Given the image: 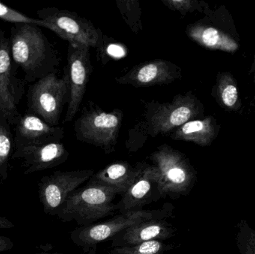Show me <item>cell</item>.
Segmentation results:
<instances>
[{
  "mask_svg": "<svg viewBox=\"0 0 255 254\" xmlns=\"http://www.w3.org/2000/svg\"><path fill=\"white\" fill-rule=\"evenodd\" d=\"M10 39L12 58L25 74L28 83L37 82L49 74L52 49L38 26L30 24H14Z\"/></svg>",
  "mask_w": 255,
  "mask_h": 254,
  "instance_id": "cell-1",
  "label": "cell"
},
{
  "mask_svg": "<svg viewBox=\"0 0 255 254\" xmlns=\"http://www.w3.org/2000/svg\"><path fill=\"white\" fill-rule=\"evenodd\" d=\"M174 210L175 207L167 203L157 210L142 209L119 213L106 222L75 228L70 233V239L85 253L96 254L99 244L110 240L118 233L143 221L172 218Z\"/></svg>",
  "mask_w": 255,
  "mask_h": 254,
  "instance_id": "cell-2",
  "label": "cell"
},
{
  "mask_svg": "<svg viewBox=\"0 0 255 254\" xmlns=\"http://www.w3.org/2000/svg\"><path fill=\"white\" fill-rule=\"evenodd\" d=\"M117 191L102 185L87 182L67 198L56 217L63 222H76L79 227L88 226L103 218L117 213L114 200Z\"/></svg>",
  "mask_w": 255,
  "mask_h": 254,
  "instance_id": "cell-3",
  "label": "cell"
},
{
  "mask_svg": "<svg viewBox=\"0 0 255 254\" xmlns=\"http://www.w3.org/2000/svg\"><path fill=\"white\" fill-rule=\"evenodd\" d=\"M159 177L162 198L187 196L197 180V172L184 154L166 144L148 157Z\"/></svg>",
  "mask_w": 255,
  "mask_h": 254,
  "instance_id": "cell-4",
  "label": "cell"
},
{
  "mask_svg": "<svg viewBox=\"0 0 255 254\" xmlns=\"http://www.w3.org/2000/svg\"><path fill=\"white\" fill-rule=\"evenodd\" d=\"M205 17L189 25L187 36L202 47L234 53L240 49V37L229 12L224 6L216 10L209 6L203 12Z\"/></svg>",
  "mask_w": 255,
  "mask_h": 254,
  "instance_id": "cell-5",
  "label": "cell"
},
{
  "mask_svg": "<svg viewBox=\"0 0 255 254\" xmlns=\"http://www.w3.org/2000/svg\"><path fill=\"white\" fill-rule=\"evenodd\" d=\"M68 98L67 75L60 78L52 73L31 85L27 104L30 113L36 115L52 126H57Z\"/></svg>",
  "mask_w": 255,
  "mask_h": 254,
  "instance_id": "cell-6",
  "label": "cell"
},
{
  "mask_svg": "<svg viewBox=\"0 0 255 254\" xmlns=\"http://www.w3.org/2000/svg\"><path fill=\"white\" fill-rule=\"evenodd\" d=\"M123 121L119 110L106 112L93 109L82 113L76 120L74 130L79 141L95 146L106 154L115 152Z\"/></svg>",
  "mask_w": 255,
  "mask_h": 254,
  "instance_id": "cell-7",
  "label": "cell"
},
{
  "mask_svg": "<svg viewBox=\"0 0 255 254\" xmlns=\"http://www.w3.org/2000/svg\"><path fill=\"white\" fill-rule=\"evenodd\" d=\"M39 26L55 32L70 44L85 47H97L100 45V34L97 28L85 18L68 10L55 7H46L38 10Z\"/></svg>",
  "mask_w": 255,
  "mask_h": 254,
  "instance_id": "cell-8",
  "label": "cell"
},
{
  "mask_svg": "<svg viewBox=\"0 0 255 254\" xmlns=\"http://www.w3.org/2000/svg\"><path fill=\"white\" fill-rule=\"evenodd\" d=\"M204 114V106L192 93L176 95L171 102L157 104L147 116L148 132L152 137L172 132Z\"/></svg>",
  "mask_w": 255,
  "mask_h": 254,
  "instance_id": "cell-9",
  "label": "cell"
},
{
  "mask_svg": "<svg viewBox=\"0 0 255 254\" xmlns=\"http://www.w3.org/2000/svg\"><path fill=\"white\" fill-rule=\"evenodd\" d=\"M10 39L0 29V113L10 126H15L20 114L18 107L24 95V84L16 76Z\"/></svg>",
  "mask_w": 255,
  "mask_h": 254,
  "instance_id": "cell-10",
  "label": "cell"
},
{
  "mask_svg": "<svg viewBox=\"0 0 255 254\" xmlns=\"http://www.w3.org/2000/svg\"><path fill=\"white\" fill-rule=\"evenodd\" d=\"M94 174V170L84 169L55 171L43 177L38 183V194L44 213L56 216L70 195Z\"/></svg>",
  "mask_w": 255,
  "mask_h": 254,
  "instance_id": "cell-11",
  "label": "cell"
},
{
  "mask_svg": "<svg viewBox=\"0 0 255 254\" xmlns=\"http://www.w3.org/2000/svg\"><path fill=\"white\" fill-rule=\"evenodd\" d=\"M68 107L64 122L72 121L83 99L91 73L89 48L70 44L68 49Z\"/></svg>",
  "mask_w": 255,
  "mask_h": 254,
  "instance_id": "cell-12",
  "label": "cell"
},
{
  "mask_svg": "<svg viewBox=\"0 0 255 254\" xmlns=\"http://www.w3.org/2000/svg\"><path fill=\"white\" fill-rule=\"evenodd\" d=\"M162 198L157 171L152 164L142 162L139 175L116 204L117 213L142 210Z\"/></svg>",
  "mask_w": 255,
  "mask_h": 254,
  "instance_id": "cell-13",
  "label": "cell"
},
{
  "mask_svg": "<svg viewBox=\"0 0 255 254\" xmlns=\"http://www.w3.org/2000/svg\"><path fill=\"white\" fill-rule=\"evenodd\" d=\"M181 77V69L171 61L155 59L133 67L116 81L134 87H148L168 85Z\"/></svg>",
  "mask_w": 255,
  "mask_h": 254,
  "instance_id": "cell-14",
  "label": "cell"
},
{
  "mask_svg": "<svg viewBox=\"0 0 255 254\" xmlns=\"http://www.w3.org/2000/svg\"><path fill=\"white\" fill-rule=\"evenodd\" d=\"M69 152L61 142L15 148L12 159L22 161L24 174L44 171L63 164L68 159Z\"/></svg>",
  "mask_w": 255,
  "mask_h": 254,
  "instance_id": "cell-15",
  "label": "cell"
},
{
  "mask_svg": "<svg viewBox=\"0 0 255 254\" xmlns=\"http://www.w3.org/2000/svg\"><path fill=\"white\" fill-rule=\"evenodd\" d=\"M14 128L15 148L60 142L64 137L62 128L52 126L30 113L20 115Z\"/></svg>",
  "mask_w": 255,
  "mask_h": 254,
  "instance_id": "cell-16",
  "label": "cell"
},
{
  "mask_svg": "<svg viewBox=\"0 0 255 254\" xmlns=\"http://www.w3.org/2000/svg\"><path fill=\"white\" fill-rule=\"evenodd\" d=\"M177 228L166 219L143 221L124 230L112 237L111 248L134 246L151 240H165L174 237Z\"/></svg>",
  "mask_w": 255,
  "mask_h": 254,
  "instance_id": "cell-17",
  "label": "cell"
},
{
  "mask_svg": "<svg viewBox=\"0 0 255 254\" xmlns=\"http://www.w3.org/2000/svg\"><path fill=\"white\" fill-rule=\"evenodd\" d=\"M142 162L132 166L126 161L112 163L97 173H94L88 182L112 188L123 195L136 180L142 168Z\"/></svg>",
  "mask_w": 255,
  "mask_h": 254,
  "instance_id": "cell-18",
  "label": "cell"
},
{
  "mask_svg": "<svg viewBox=\"0 0 255 254\" xmlns=\"http://www.w3.org/2000/svg\"><path fill=\"white\" fill-rule=\"evenodd\" d=\"M220 130L217 119L209 116L186 122L172 131L171 138L190 142L200 146H208L216 140Z\"/></svg>",
  "mask_w": 255,
  "mask_h": 254,
  "instance_id": "cell-19",
  "label": "cell"
},
{
  "mask_svg": "<svg viewBox=\"0 0 255 254\" xmlns=\"http://www.w3.org/2000/svg\"><path fill=\"white\" fill-rule=\"evenodd\" d=\"M211 94L218 105L226 111L238 112L242 108L238 84L230 72L218 73Z\"/></svg>",
  "mask_w": 255,
  "mask_h": 254,
  "instance_id": "cell-20",
  "label": "cell"
},
{
  "mask_svg": "<svg viewBox=\"0 0 255 254\" xmlns=\"http://www.w3.org/2000/svg\"><path fill=\"white\" fill-rule=\"evenodd\" d=\"M15 149L14 136L11 126L4 116L0 118V180H5L8 171L9 159Z\"/></svg>",
  "mask_w": 255,
  "mask_h": 254,
  "instance_id": "cell-21",
  "label": "cell"
},
{
  "mask_svg": "<svg viewBox=\"0 0 255 254\" xmlns=\"http://www.w3.org/2000/svg\"><path fill=\"white\" fill-rule=\"evenodd\" d=\"M176 246L161 240H151L134 246H124L112 249L110 254H164Z\"/></svg>",
  "mask_w": 255,
  "mask_h": 254,
  "instance_id": "cell-22",
  "label": "cell"
},
{
  "mask_svg": "<svg viewBox=\"0 0 255 254\" xmlns=\"http://www.w3.org/2000/svg\"><path fill=\"white\" fill-rule=\"evenodd\" d=\"M125 22L133 32L138 34L142 30V10L139 1L136 0H118L116 1Z\"/></svg>",
  "mask_w": 255,
  "mask_h": 254,
  "instance_id": "cell-23",
  "label": "cell"
},
{
  "mask_svg": "<svg viewBox=\"0 0 255 254\" xmlns=\"http://www.w3.org/2000/svg\"><path fill=\"white\" fill-rule=\"evenodd\" d=\"M236 244L240 254H255V231L245 219L237 225Z\"/></svg>",
  "mask_w": 255,
  "mask_h": 254,
  "instance_id": "cell-24",
  "label": "cell"
},
{
  "mask_svg": "<svg viewBox=\"0 0 255 254\" xmlns=\"http://www.w3.org/2000/svg\"><path fill=\"white\" fill-rule=\"evenodd\" d=\"M162 2L170 10L178 12L182 15L194 11L203 13L208 4L196 0H162Z\"/></svg>",
  "mask_w": 255,
  "mask_h": 254,
  "instance_id": "cell-25",
  "label": "cell"
},
{
  "mask_svg": "<svg viewBox=\"0 0 255 254\" xmlns=\"http://www.w3.org/2000/svg\"><path fill=\"white\" fill-rule=\"evenodd\" d=\"M0 19L13 24H30V25H37V26L40 25V21L38 19L28 17L1 2H0Z\"/></svg>",
  "mask_w": 255,
  "mask_h": 254,
  "instance_id": "cell-26",
  "label": "cell"
},
{
  "mask_svg": "<svg viewBox=\"0 0 255 254\" xmlns=\"http://www.w3.org/2000/svg\"><path fill=\"white\" fill-rule=\"evenodd\" d=\"M14 244L9 237L0 236V253L13 249Z\"/></svg>",
  "mask_w": 255,
  "mask_h": 254,
  "instance_id": "cell-27",
  "label": "cell"
},
{
  "mask_svg": "<svg viewBox=\"0 0 255 254\" xmlns=\"http://www.w3.org/2000/svg\"><path fill=\"white\" fill-rule=\"evenodd\" d=\"M15 225L5 217H0V230L10 229L14 228Z\"/></svg>",
  "mask_w": 255,
  "mask_h": 254,
  "instance_id": "cell-28",
  "label": "cell"
},
{
  "mask_svg": "<svg viewBox=\"0 0 255 254\" xmlns=\"http://www.w3.org/2000/svg\"><path fill=\"white\" fill-rule=\"evenodd\" d=\"M249 74L252 75V76H253V82L255 85V52L254 57H253V64H252L251 67H250Z\"/></svg>",
  "mask_w": 255,
  "mask_h": 254,
  "instance_id": "cell-29",
  "label": "cell"
},
{
  "mask_svg": "<svg viewBox=\"0 0 255 254\" xmlns=\"http://www.w3.org/2000/svg\"><path fill=\"white\" fill-rule=\"evenodd\" d=\"M34 254H66L64 253H59V252H40L38 253Z\"/></svg>",
  "mask_w": 255,
  "mask_h": 254,
  "instance_id": "cell-30",
  "label": "cell"
},
{
  "mask_svg": "<svg viewBox=\"0 0 255 254\" xmlns=\"http://www.w3.org/2000/svg\"><path fill=\"white\" fill-rule=\"evenodd\" d=\"M253 105L254 106L255 110V99L253 100Z\"/></svg>",
  "mask_w": 255,
  "mask_h": 254,
  "instance_id": "cell-31",
  "label": "cell"
},
{
  "mask_svg": "<svg viewBox=\"0 0 255 254\" xmlns=\"http://www.w3.org/2000/svg\"><path fill=\"white\" fill-rule=\"evenodd\" d=\"M1 116H2V115L1 114V113H0V118H1Z\"/></svg>",
  "mask_w": 255,
  "mask_h": 254,
  "instance_id": "cell-32",
  "label": "cell"
}]
</instances>
